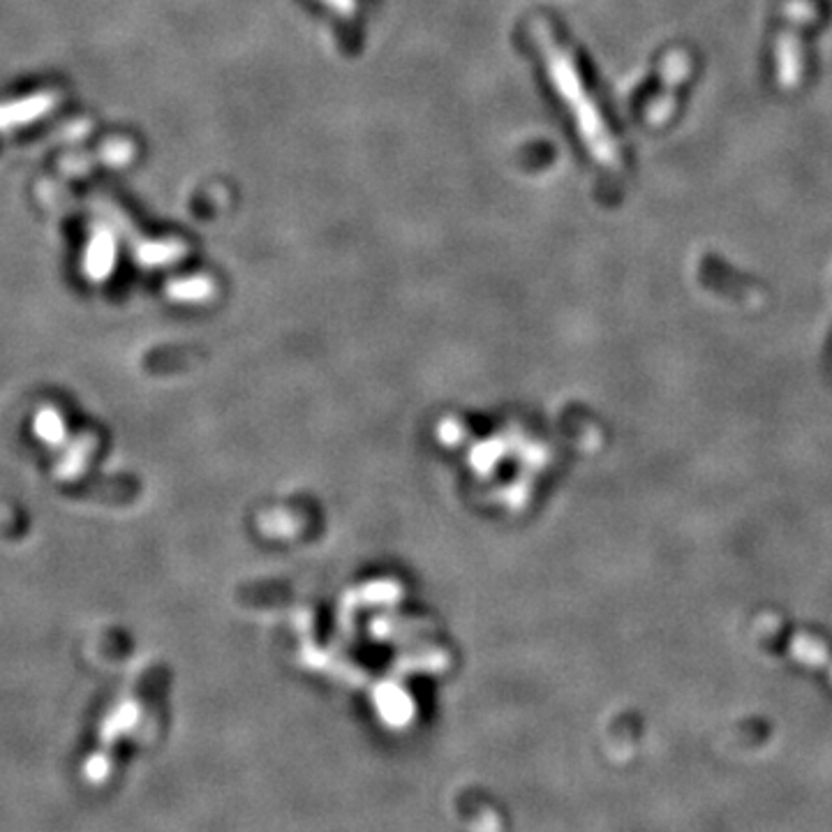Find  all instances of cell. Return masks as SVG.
<instances>
[{
    "mask_svg": "<svg viewBox=\"0 0 832 832\" xmlns=\"http://www.w3.org/2000/svg\"><path fill=\"white\" fill-rule=\"evenodd\" d=\"M756 632L775 645H782L802 666L816 668L832 680V647L823 638L800 630H789L780 617L770 613L756 617Z\"/></svg>",
    "mask_w": 832,
    "mask_h": 832,
    "instance_id": "cell-1",
    "label": "cell"
}]
</instances>
